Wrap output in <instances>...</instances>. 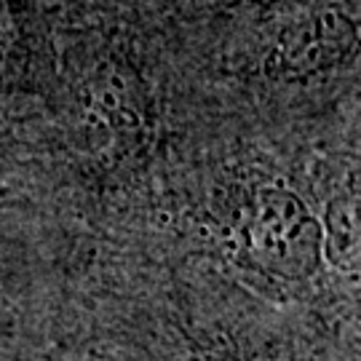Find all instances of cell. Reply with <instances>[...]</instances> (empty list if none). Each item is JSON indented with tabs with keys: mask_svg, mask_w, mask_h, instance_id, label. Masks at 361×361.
<instances>
[{
	"mask_svg": "<svg viewBox=\"0 0 361 361\" xmlns=\"http://www.w3.org/2000/svg\"><path fill=\"white\" fill-rule=\"evenodd\" d=\"M322 252L340 271L359 268V217L350 195H337L322 222Z\"/></svg>",
	"mask_w": 361,
	"mask_h": 361,
	"instance_id": "2",
	"label": "cell"
},
{
	"mask_svg": "<svg viewBox=\"0 0 361 361\" xmlns=\"http://www.w3.org/2000/svg\"><path fill=\"white\" fill-rule=\"evenodd\" d=\"M246 244L262 271L279 279H308L322 259V222L286 188H262L255 195Z\"/></svg>",
	"mask_w": 361,
	"mask_h": 361,
	"instance_id": "1",
	"label": "cell"
}]
</instances>
